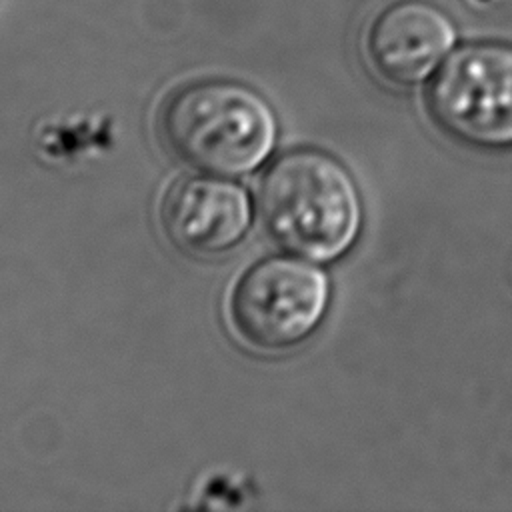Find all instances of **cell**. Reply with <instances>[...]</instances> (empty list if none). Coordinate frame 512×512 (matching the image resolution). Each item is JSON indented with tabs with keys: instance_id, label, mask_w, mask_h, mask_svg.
I'll use <instances>...</instances> for the list:
<instances>
[{
	"instance_id": "1",
	"label": "cell",
	"mask_w": 512,
	"mask_h": 512,
	"mask_svg": "<svg viewBox=\"0 0 512 512\" xmlns=\"http://www.w3.org/2000/svg\"><path fill=\"white\" fill-rule=\"evenodd\" d=\"M258 212L284 250L328 262L356 240L362 206L348 170L318 150H292L264 174Z\"/></svg>"
},
{
	"instance_id": "2",
	"label": "cell",
	"mask_w": 512,
	"mask_h": 512,
	"mask_svg": "<svg viewBox=\"0 0 512 512\" xmlns=\"http://www.w3.org/2000/svg\"><path fill=\"white\" fill-rule=\"evenodd\" d=\"M158 132L172 156L218 176L260 166L276 140L270 104L232 80L190 82L162 104Z\"/></svg>"
},
{
	"instance_id": "3",
	"label": "cell",
	"mask_w": 512,
	"mask_h": 512,
	"mask_svg": "<svg viewBox=\"0 0 512 512\" xmlns=\"http://www.w3.org/2000/svg\"><path fill=\"white\" fill-rule=\"evenodd\" d=\"M426 104L450 138L476 148L512 146V46L468 44L434 76Z\"/></svg>"
},
{
	"instance_id": "4",
	"label": "cell",
	"mask_w": 512,
	"mask_h": 512,
	"mask_svg": "<svg viewBox=\"0 0 512 512\" xmlns=\"http://www.w3.org/2000/svg\"><path fill=\"white\" fill-rule=\"evenodd\" d=\"M328 296L324 272L294 258L272 256L248 268L238 280L230 316L248 346L280 352L298 346L316 330Z\"/></svg>"
},
{
	"instance_id": "5",
	"label": "cell",
	"mask_w": 512,
	"mask_h": 512,
	"mask_svg": "<svg viewBox=\"0 0 512 512\" xmlns=\"http://www.w3.org/2000/svg\"><path fill=\"white\" fill-rule=\"evenodd\" d=\"M162 230L184 254L212 258L232 250L248 232L252 206L246 190L218 178H184L166 194Z\"/></svg>"
},
{
	"instance_id": "6",
	"label": "cell",
	"mask_w": 512,
	"mask_h": 512,
	"mask_svg": "<svg viewBox=\"0 0 512 512\" xmlns=\"http://www.w3.org/2000/svg\"><path fill=\"white\" fill-rule=\"evenodd\" d=\"M454 40L456 30L444 10L424 0H400L376 16L366 50L378 76L412 86L434 72Z\"/></svg>"
}]
</instances>
